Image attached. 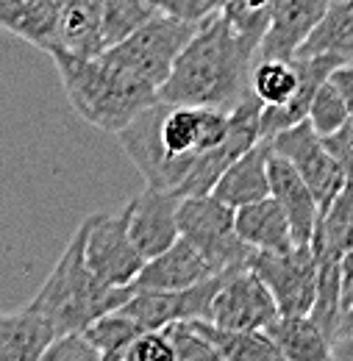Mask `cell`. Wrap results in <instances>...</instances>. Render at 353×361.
<instances>
[{
	"mask_svg": "<svg viewBox=\"0 0 353 361\" xmlns=\"http://www.w3.org/2000/svg\"><path fill=\"white\" fill-rule=\"evenodd\" d=\"M56 328L37 306L0 314V361H37L56 339Z\"/></svg>",
	"mask_w": 353,
	"mask_h": 361,
	"instance_id": "2e32d148",
	"label": "cell"
},
{
	"mask_svg": "<svg viewBox=\"0 0 353 361\" xmlns=\"http://www.w3.org/2000/svg\"><path fill=\"white\" fill-rule=\"evenodd\" d=\"M351 117V109L342 97V92L334 87V81L328 78L317 94L311 100L309 109V123L314 126V131L320 136H331L334 131H340L345 126V120Z\"/></svg>",
	"mask_w": 353,
	"mask_h": 361,
	"instance_id": "4316f807",
	"label": "cell"
},
{
	"mask_svg": "<svg viewBox=\"0 0 353 361\" xmlns=\"http://www.w3.org/2000/svg\"><path fill=\"white\" fill-rule=\"evenodd\" d=\"M278 317V306L256 270L225 272L206 319L231 331H262Z\"/></svg>",
	"mask_w": 353,
	"mask_h": 361,
	"instance_id": "30bf717a",
	"label": "cell"
},
{
	"mask_svg": "<svg viewBox=\"0 0 353 361\" xmlns=\"http://www.w3.org/2000/svg\"><path fill=\"white\" fill-rule=\"evenodd\" d=\"M331 81H334L337 90L342 92V97H345V103H348V109H351L353 114V61H342L331 73Z\"/></svg>",
	"mask_w": 353,
	"mask_h": 361,
	"instance_id": "d6a6232c",
	"label": "cell"
},
{
	"mask_svg": "<svg viewBox=\"0 0 353 361\" xmlns=\"http://www.w3.org/2000/svg\"><path fill=\"white\" fill-rule=\"evenodd\" d=\"M178 228L181 236L212 262L215 272L248 270L256 256V250L237 233V209L225 206L215 195L181 197Z\"/></svg>",
	"mask_w": 353,
	"mask_h": 361,
	"instance_id": "5b68a950",
	"label": "cell"
},
{
	"mask_svg": "<svg viewBox=\"0 0 353 361\" xmlns=\"http://www.w3.org/2000/svg\"><path fill=\"white\" fill-rule=\"evenodd\" d=\"M56 47L76 56H100L106 50L103 0H61Z\"/></svg>",
	"mask_w": 353,
	"mask_h": 361,
	"instance_id": "d6986e66",
	"label": "cell"
},
{
	"mask_svg": "<svg viewBox=\"0 0 353 361\" xmlns=\"http://www.w3.org/2000/svg\"><path fill=\"white\" fill-rule=\"evenodd\" d=\"M270 145L275 153L289 159L295 164V170L304 176V180L309 183V189L320 203V217H323V212L334 203V197L342 192V186L351 178L348 170L342 167V161L328 150L325 139L314 131L309 120L273 136Z\"/></svg>",
	"mask_w": 353,
	"mask_h": 361,
	"instance_id": "9c48e42d",
	"label": "cell"
},
{
	"mask_svg": "<svg viewBox=\"0 0 353 361\" xmlns=\"http://www.w3.org/2000/svg\"><path fill=\"white\" fill-rule=\"evenodd\" d=\"M251 270L259 272L267 283L278 314H311L317 300V256L309 245H295L289 250H256Z\"/></svg>",
	"mask_w": 353,
	"mask_h": 361,
	"instance_id": "52a82bcc",
	"label": "cell"
},
{
	"mask_svg": "<svg viewBox=\"0 0 353 361\" xmlns=\"http://www.w3.org/2000/svg\"><path fill=\"white\" fill-rule=\"evenodd\" d=\"M212 275H217L212 262L189 239L178 236L164 253L145 262L131 289H186Z\"/></svg>",
	"mask_w": 353,
	"mask_h": 361,
	"instance_id": "4fadbf2b",
	"label": "cell"
},
{
	"mask_svg": "<svg viewBox=\"0 0 353 361\" xmlns=\"http://www.w3.org/2000/svg\"><path fill=\"white\" fill-rule=\"evenodd\" d=\"M298 56H337L353 61V0H331Z\"/></svg>",
	"mask_w": 353,
	"mask_h": 361,
	"instance_id": "603a6c76",
	"label": "cell"
},
{
	"mask_svg": "<svg viewBox=\"0 0 353 361\" xmlns=\"http://www.w3.org/2000/svg\"><path fill=\"white\" fill-rule=\"evenodd\" d=\"M156 6L159 14H170V17H181V20H206L209 14H215L209 8L206 0H150Z\"/></svg>",
	"mask_w": 353,
	"mask_h": 361,
	"instance_id": "4dcf8cb0",
	"label": "cell"
},
{
	"mask_svg": "<svg viewBox=\"0 0 353 361\" xmlns=\"http://www.w3.org/2000/svg\"><path fill=\"white\" fill-rule=\"evenodd\" d=\"M78 117L109 134L123 131L139 111L159 103V90L133 70L100 56H76L53 47L47 53Z\"/></svg>",
	"mask_w": 353,
	"mask_h": 361,
	"instance_id": "3957f363",
	"label": "cell"
},
{
	"mask_svg": "<svg viewBox=\"0 0 353 361\" xmlns=\"http://www.w3.org/2000/svg\"><path fill=\"white\" fill-rule=\"evenodd\" d=\"M156 11L150 0H103V31L106 45H117L126 37H131L136 28H142Z\"/></svg>",
	"mask_w": 353,
	"mask_h": 361,
	"instance_id": "484cf974",
	"label": "cell"
},
{
	"mask_svg": "<svg viewBox=\"0 0 353 361\" xmlns=\"http://www.w3.org/2000/svg\"><path fill=\"white\" fill-rule=\"evenodd\" d=\"M275 342L281 359L287 361H328L334 359V348L328 334L311 314H278L265 328Z\"/></svg>",
	"mask_w": 353,
	"mask_h": 361,
	"instance_id": "ffe728a7",
	"label": "cell"
},
{
	"mask_svg": "<svg viewBox=\"0 0 353 361\" xmlns=\"http://www.w3.org/2000/svg\"><path fill=\"white\" fill-rule=\"evenodd\" d=\"M331 0H270L259 59H295Z\"/></svg>",
	"mask_w": 353,
	"mask_h": 361,
	"instance_id": "7c38bea8",
	"label": "cell"
},
{
	"mask_svg": "<svg viewBox=\"0 0 353 361\" xmlns=\"http://www.w3.org/2000/svg\"><path fill=\"white\" fill-rule=\"evenodd\" d=\"M198 331L206 336V342L215 348L220 361H275L281 359L275 342L270 339L265 328L262 331H231L215 325L212 319H192Z\"/></svg>",
	"mask_w": 353,
	"mask_h": 361,
	"instance_id": "7402d4cb",
	"label": "cell"
},
{
	"mask_svg": "<svg viewBox=\"0 0 353 361\" xmlns=\"http://www.w3.org/2000/svg\"><path fill=\"white\" fill-rule=\"evenodd\" d=\"M270 156H273L270 139L256 142L222 173L212 195L231 209H239V206H248L253 200L267 197L270 195Z\"/></svg>",
	"mask_w": 353,
	"mask_h": 361,
	"instance_id": "9a60e30c",
	"label": "cell"
},
{
	"mask_svg": "<svg viewBox=\"0 0 353 361\" xmlns=\"http://www.w3.org/2000/svg\"><path fill=\"white\" fill-rule=\"evenodd\" d=\"M61 0H0V28L50 53L56 47Z\"/></svg>",
	"mask_w": 353,
	"mask_h": 361,
	"instance_id": "e0dca14e",
	"label": "cell"
},
{
	"mask_svg": "<svg viewBox=\"0 0 353 361\" xmlns=\"http://www.w3.org/2000/svg\"><path fill=\"white\" fill-rule=\"evenodd\" d=\"M340 275H342V312L353 306V247L340 262Z\"/></svg>",
	"mask_w": 353,
	"mask_h": 361,
	"instance_id": "836d02e7",
	"label": "cell"
},
{
	"mask_svg": "<svg viewBox=\"0 0 353 361\" xmlns=\"http://www.w3.org/2000/svg\"><path fill=\"white\" fill-rule=\"evenodd\" d=\"M231 128V111L192 103H153L117 131V142L133 161L145 186L181 195L195 161Z\"/></svg>",
	"mask_w": 353,
	"mask_h": 361,
	"instance_id": "7a4b0ae2",
	"label": "cell"
},
{
	"mask_svg": "<svg viewBox=\"0 0 353 361\" xmlns=\"http://www.w3.org/2000/svg\"><path fill=\"white\" fill-rule=\"evenodd\" d=\"M301 73L295 59H259L251 75V90L265 106H284L298 92Z\"/></svg>",
	"mask_w": 353,
	"mask_h": 361,
	"instance_id": "cb8c5ba5",
	"label": "cell"
},
{
	"mask_svg": "<svg viewBox=\"0 0 353 361\" xmlns=\"http://www.w3.org/2000/svg\"><path fill=\"white\" fill-rule=\"evenodd\" d=\"M311 247L320 262H342V256L353 247V176L334 197V203L323 212L314 228Z\"/></svg>",
	"mask_w": 353,
	"mask_h": 361,
	"instance_id": "44dd1931",
	"label": "cell"
},
{
	"mask_svg": "<svg viewBox=\"0 0 353 361\" xmlns=\"http://www.w3.org/2000/svg\"><path fill=\"white\" fill-rule=\"evenodd\" d=\"M123 361H176V350L162 331H145L131 348L126 350Z\"/></svg>",
	"mask_w": 353,
	"mask_h": 361,
	"instance_id": "f546056e",
	"label": "cell"
},
{
	"mask_svg": "<svg viewBox=\"0 0 353 361\" xmlns=\"http://www.w3.org/2000/svg\"><path fill=\"white\" fill-rule=\"evenodd\" d=\"M173 350H176V361H220L215 348L206 342V336L198 331V325L192 319H178L164 328Z\"/></svg>",
	"mask_w": 353,
	"mask_h": 361,
	"instance_id": "83f0119b",
	"label": "cell"
},
{
	"mask_svg": "<svg viewBox=\"0 0 353 361\" xmlns=\"http://www.w3.org/2000/svg\"><path fill=\"white\" fill-rule=\"evenodd\" d=\"M81 226L89 270L109 286H131L145 267V256L133 245L128 209H123L120 214H92Z\"/></svg>",
	"mask_w": 353,
	"mask_h": 361,
	"instance_id": "ba28073f",
	"label": "cell"
},
{
	"mask_svg": "<svg viewBox=\"0 0 353 361\" xmlns=\"http://www.w3.org/2000/svg\"><path fill=\"white\" fill-rule=\"evenodd\" d=\"M201 23L170 17V14H153L142 28L133 31L131 37H126L117 45L106 47L103 53L112 61L128 67L136 75H142L145 81H150L156 90H162V84L173 73L176 59L186 47V42L195 37Z\"/></svg>",
	"mask_w": 353,
	"mask_h": 361,
	"instance_id": "8992f818",
	"label": "cell"
},
{
	"mask_svg": "<svg viewBox=\"0 0 353 361\" xmlns=\"http://www.w3.org/2000/svg\"><path fill=\"white\" fill-rule=\"evenodd\" d=\"M178 206H181V195L167 192V189H156V186H145V192L136 195L126 206L133 245L139 247L145 262L164 253L181 236Z\"/></svg>",
	"mask_w": 353,
	"mask_h": 361,
	"instance_id": "8fae6325",
	"label": "cell"
},
{
	"mask_svg": "<svg viewBox=\"0 0 353 361\" xmlns=\"http://www.w3.org/2000/svg\"><path fill=\"white\" fill-rule=\"evenodd\" d=\"M142 334H145V328L131 314H126L123 309L106 312V314L97 317L87 328V336L95 342V348L100 350V359L103 361H123L126 350L131 348Z\"/></svg>",
	"mask_w": 353,
	"mask_h": 361,
	"instance_id": "d4e9b609",
	"label": "cell"
},
{
	"mask_svg": "<svg viewBox=\"0 0 353 361\" xmlns=\"http://www.w3.org/2000/svg\"><path fill=\"white\" fill-rule=\"evenodd\" d=\"M267 23H239L228 11L209 14L173 64L159 90L164 103L237 109L251 90Z\"/></svg>",
	"mask_w": 353,
	"mask_h": 361,
	"instance_id": "6da1fadb",
	"label": "cell"
},
{
	"mask_svg": "<svg viewBox=\"0 0 353 361\" xmlns=\"http://www.w3.org/2000/svg\"><path fill=\"white\" fill-rule=\"evenodd\" d=\"M270 195L287 212V217L292 223L295 242L309 245L314 228L320 223V203L309 189V183L304 180V176L295 170V164L275 150L270 156Z\"/></svg>",
	"mask_w": 353,
	"mask_h": 361,
	"instance_id": "5bb4252c",
	"label": "cell"
},
{
	"mask_svg": "<svg viewBox=\"0 0 353 361\" xmlns=\"http://www.w3.org/2000/svg\"><path fill=\"white\" fill-rule=\"evenodd\" d=\"M237 233L253 250H289L298 245L287 212L273 195L237 209Z\"/></svg>",
	"mask_w": 353,
	"mask_h": 361,
	"instance_id": "ac0fdd59",
	"label": "cell"
},
{
	"mask_svg": "<svg viewBox=\"0 0 353 361\" xmlns=\"http://www.w3.org/2000/svg\"><path fill=\"white\" fill-rule=\"evenodd\" d=\"M44 361H103L100 350L95 348V342L87 336V331H70L56 336L47 350H44Z\"/></svg>",
	"mask_w": 353,
	"mask_h": 361,
	"instance_id": "f1b7e54d",
	"label": "cell"
},
{
	"mask_svg": "<svg viewBox=\"0 0 353 361\" xmlns=\"http://www.w3.org/2000/svg\"><path fill=\"white\" fill-rule=\"evenodd\" d=\"M328 150L342 161V167L348 170V176H353V114L345 120V126L340 131H334L331 136H323Z\"/></svg>",
	"mask_w": 353,
	"mask_h": 361,
	"instance_id": "1f68e13d",
	"label": "cell"
},
{
	"mask_svg": "<svg viewBox=\"0 0 353 361\" xmlns=\"http://www.w3.org/2000/svg\"><path fill=\"white\" fill-rule=\"evenodd\" d=\"M351 359H353V353H351Z\"/></svg>",
	"mask_w": 353,
	"mask_h": 361,
	"instance_id": "e575fe53",
	"label": "cell"
},
{
	"mask_svg": "<svg viewBox=\"0 0 353 361\" xmlns=\"http://www.w3.org/2000/svg\"><path fill=\"white\" fill-rule=\"evenodd\" d=\"M128 298L131 286H109L87 267L84 226H78L31 306H37L61 336L70 331H87L97 317L120 309Z\"/></svg>",
	"mask_w": 353,
	"mask_h": 361,
	"instance_id": "277c9868",
	"label": "cell"
}]
</instances>
